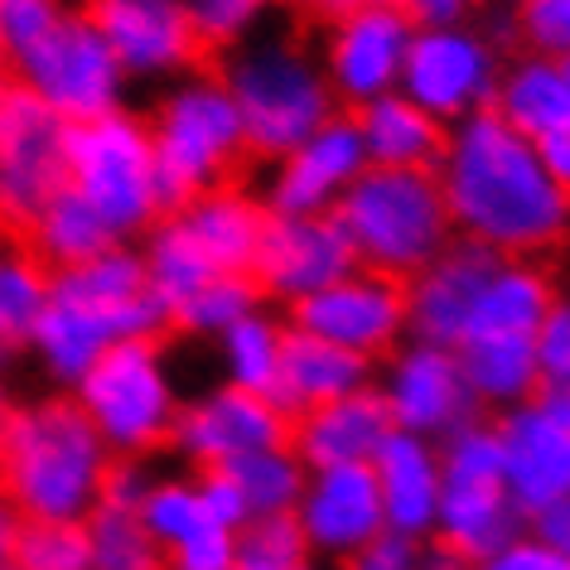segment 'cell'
Masks as SVG:
<instances>
[{"label": "cell", "instance_id": "obj_1", "mask_svg": "<svg viewBox=\"0 0 570 570\" xmlns=\"http://www.w3.org/2000/svg\"><path fill=\"white\" fill-rule=\"evenodd\" d=\"M454 237L479 242L512 262L551 252L570 227V194L556 189L537 140L512 131L493 111L454 121L435 165Z\"/></svg>", "mask_w": 570, "mask_h": 570}, {"label": "cell", "instance_id": "obj_2", "mask_svg": "<svg viewBox=\"0 0 570 570\" xmlns=\"http://www.w3.org/2000/svg\"><path fill=\"white\" fill-rule=\"evenodd\" d=\"M165 334L169 315L155 301L136 242H117L92 262L49 276V301L30 334V358L59 392H73L107 348Z\"/></svg>", "mask_w": 570, "mask_h": 570}, {"label": "cell", "instance_id": "obj_3", "mask_svg": "<svg viewBox=\"0 0 570 570\" xmlns=\"http://www.w3.org/2000/svg\"><path fill=\"white\" fill-rule=\"evenodd\" d=\"M111 460L68 392L24 396L0 416V503L20 522H88Z\"/></svg>", "mask_w": 570, "mask_h": 570}, {"label": "cell", "instance_id": "obj_4", "mask_svg": "<svg viewBox=\"0 0 570 570\" xmlns=\"http://www.w3.org/2000/svg\"><path fill=\"white\" fill-rule=\"evenodd\" d=\"M146 131L165 213H175L179 204H189L208 189L233 184L242 160H247V136H242L233 92L218 73H204V68L169 82L146 117Z\"/></svg>", "mask_w": 570, "mask_h": 570}, {"label": "cell", "instance_id": "obj_5", "mask_svg": "<svg viewBox=\"0 0 570 570\" xmlns=\"http://www.w3.org/2000/svg\"><path fill=\"white\" fill-rule=\"evenodd\" d=\"M338 223L358 252V266L411 281L454 242V223L435 169H373L338 198Z\"/></svg>", "mask_w": 570, "mask_h": 570}, {"label": "cell", "instance_id": "obj_6", "mask_svg": "<svg viewBox=\"0 0 570 570\" xmlns=\"http://www.w3.org/2000/svg\"><path fill=\"white\" fill-rule=\"evenodd\" d=\"M233 92V107L242 117L247 155L276 165L281 155L305 146L324 121L338 117V102L330 92L320 59L301 45H247L237 49L218 73Z\"/></svg>", "mask_w": 570, "mask_h": 570}, {"label": "cell", "instance_id": "obj_7", "mask_svg": "<svg viewBox=\"0 0 570 570\" xmlns=\"http://www.w3.org/2000/svg\"><path fill=\"white\" fill-rule=\"evenodd\" d=\"M63 175L68 189L107 223V233L117 242H140L165 218L150 131L146 117H136L131 107L68 126Z\"/></svg>", "mask_w": 570, "mask_h": 570}, {"label": "cell", "instance_id": "obj_8", "mask_svg": "<svg viewBox=\"0 0 570 570\" xmlns=\"http://www.w3.org/2000/svg\"><path fill=\"white\" fill-rule=\"evenodd\" d=\"M68 396L117 460H150L169 450L184 406L165 338H131V344L107 348Z\"/></svg>", "mask_w": 570, "mask_h": 570}, {"label": "cell", "instance_id": "obj_9", "mask_svg": "<svg viewBox=\"0 0 570 570\" xmlns=\"http://www.w3.org/2000/svg\"><path fill=\"white\" fill-rule=\"evenodd\" d=\"M435 454H440V508H435L431 547L454 556L460 566H474L527 532L522 512L508 498L503 445H498V425L489 416H474L445 440H435Z\"/></svg>", "mask_w": 570, "mask_h": 570}, {"label": "cell", "instance_id": "obj_10", "mask_svg": "<svg viewBox=\"0 0 570 570\" xmlns=\"http://www.w3.org/2000/svg\"><path fill=\"white\" fill-rule=\"evenodd\" d=\"M6 78L20 82L24 92H35L39 102L68 126L126 107V73H121V63L111 59L97 24L82 16V6L68 10L35 49L10 59Z\"/></svg>", "mask_w": 570, "mask_h": 570}, {"label": "cell", "instance_id": "obj_11", "mask_svg": "<svg viewBox=\"0 0 570 570\" xmlns=\"http://www.w3.org/2000/svg\"><path fill=\"white\" fill-rule=\"evenodd\" d=\"M68 121L24 92L20 82L0 78V233H24L35 213L68 184L63 175Z\"/></svg>", "mask_w": 570, "mask_h": 570}, {"label": "cell", "instance_id": "obj_12", "mask_svg": "<svg viewBox=\"0 0 570 570\" xmlns=\"http://www.w3.org/2000/svg\"><path fill=\"white\" fill-rule=\"evenodd\" d=\"M498 49L469 24H440V30H416L402 63L396 92L416 102L425 117L454 126L474 111L493 107L498 88Z\"/></svg>", "mask_w": 570, "mask_h": 570}, {"label": "cell", "instance_id": "obj_13", "mask_svg": "<svg viewBox=\"0 0 570 570\" xmlns=\"http://www.w3.org/2000/svg\"><path fill=\"white\" fill-rule=\"evenodd\" d=\"M348 271H358V252H353L338 213H309V218H276V213H266L262 247H256L247 276L262 291V301H276L291 309L309 301V295L330 291Z\"/></svg>", "mask_w": 570, "mask_h": 570}, {"label": "cell", "instance_id": "obj_14", "mask_svg": "<svg viewBox=\"0 0 570 570\" xmlns=\"http://www.w3.org/2000/svg\"><path fill=\"white\" fill-rule=\"evenodd\" d=\"M285 324L353 353V358L377 363L396 344H406V285L358 266L344 281H334L330 291L291 305Z\"/></svg>", "mask_w": 570, "mask_h": 570}, {"label": "cell", "instance_id": "obj_15", "mask_svg": "<svg viewBox=\"0 0 570 570\" xmlns=\"http://www.w3.org/2000/svg\"><path fill=\"white\" fill-rule=\"evenodd\" d=\"M382 406H387L392 431L421 435V440H445L450 431H460L464 421L483 416L474 392L464 382L460 353L406 338L387 353V367L373 382Z\"/></svg>", "mask_w": 570, "mask_h": 570}, {"label": "cell", "instance_id": "obj_16", "mask_svg": "<svg viewBox=\"0 0 570 570\" xmlns=\"http://www.w3.org/2000/svg\"><path fill=\"white\" fill-rule=\"evenodd\" d=\"M82 16L107 39L126 82L184 78L204 63L184 0H82Z\"/></svg>", "mask_w": 570, "mask_h": 570}, {"label": "cell", "instance_id": "obj_17", "mask_svg": "<svg viewBox=\"0 0 570 570\" xmlns=\"http://www.w3.org/2000/svg\"><path fill=\"white\" fill-rule=\"evenodd\" d=\"M285 440H291V416H281L276 402L218 382V387L198 392L194 402L179 406L169 450L204 474V469H227L247 454L281 450Z\"/></svg>", "mask_w": 570, "mask_h": 570}, {"label": "cell", "instance_id": "obj_18", "mask_svg": "<svg viewBox=\"0 0 570 570\" xmlns=\"http://www.w3.org/2000/svg\"><path fill=\"white\" fill-rule=\"evenodd\" d=\"M416 24L406 20V10L387 0V6L348 10V16L330 20V39H324V78L338 107H367L377 97L396 92L402 82V63L411 49Z\"/></svg>", "mask_w": 570, "mask_h": 570}, {"label": "cell", "instance_id": "obj_19", "mask_svg": "<svg viewBox=\"0 0 570 570\" xmlns=\"http://www.w3.org/2000/svg\"><path fill=\"white\" fill-rule=\"evenodd\" d=\"M367 169L358 126L348 111H338L334 121H324L305 146H295L291 155H281L271 165L262 208L276 218H309V213H334L358 175Z\"/></svg>", "mask_w": 570, "mask_h": 570}, {"label": "cell", "instance_id": "obj_20", "mask_svg": "<svg viewBox=\"0 0 570 570\" xmlns=\"http://www.w3.org/2000/svg\"><path fill=\"white\" fill-rule=\"evenodd\" d=\"M493 425L503 445V483L522 522L570 498V425L556 421L541 396L503 411Z\"/></svg>", "mask_w": 570, "mask_h": 570}, {"label": "cell", "instance_id": "obj_21", "mask_svg": "<svg viewBox=\"0 0 570 570\" xmlns=\"http://www.w3.org/2000/svg\"><path fill=\"white\" fill-rule=\"evenodd\" d=\"M295 527H301L309 556L344 566L353 551H363L382 527L377 483L367 464H338V469H309L305 493L295 503Z\"/></svg>", "mask_w": 570, "mask_h": 570}, {"label": "cell", "instance_id": "obj_22", "mask_svg": "<svg viewBox=\"0 0 570 570\" xmlns=\"http://www.w3.org/2000/svg\"><path fill=\"white\" fill-rule=\"evenodd\" d=\"M503 262L498 252L479 247V242L454 237L435 262H425L406 285V338L440 348H460L474 301L483 291V281L493 276V266Z\"/></svg>", "mask_w": 570, "mask_h": 570}, {"label": "cell", "instance_id": "obj_23", "mask_svg": "<svg viewBox=\"0 0 570 570\" xmlns=\"http://www.w3.org/2000/svg\"><path fill=\"white\" fill-rule=\"evenodd\" d=\"M382 503V527L402 532L411 541H431L435 532V508H440V454L435 440L392 431L367 460Z\"/></svg>", "mask_w": 570, "mask_h": 570}, {"label": "cell", "instance_id": "obj_24", "mask_svg": "<svg viewBox=\"0 0 570 570\" xmlns=\"http://www.w3.org/2000/svg\"><path fill=\"white\" fill-rule=\"evenodd\" d=\"M387 435L392 421L377 387H358L338 396V402H324L305 411V416H295L285 445L305 469H338V464H367Z\"/></svg>", "mask_w": 570, "mask_h": 570}, {"label": "cell", "instance_id": "obj_25", "mask_svg": "<svg viewBox=\"0 0 570 570\" xmlns=\"http://www.w3.org/2000/svg\"><path fill=\"white\" fill-rule=\"evenodd\" d=\"M377 367L367 358H353V353L324 344L315 334H301L285 324V338H281V373H276V402L281 416H305L324 402H338V396L358 392V387H373Z\"/></svg>", "mask_w": 570, "mask_h": 570}, {"label": "cell", "instance_id": "obj_26", "mask_svg": "<svg viewBox=\"0 0 570 570\" xmlns=\"http://www.w3.org/2000/svg\"><path fill=\"white\" fill-rule=\"evenodd\" d=\"M169 218L189 233V242L208 256L213 271H223V276H247L252 271V256L262 247V227H266L262 198L223 184V189H208L189 198V204H179Z\"/></svg>", "mask_w": 570, "mask_h": 570}, {"label": "cell", "instance_id": "obj_27", "mask_svg": "<svg viewBox=\"0 0 570 570\" xmlns=\"http://www.w3.org/2000/svg\"><path fill=\"white\" fill-rule=\"evenodd\" d=\"M358 126L363 155L373 169H435L440 150H445V131L435 117H425L416 102H406L402 92H387L377 102L348 111Z\"/></svg>", "mask_w": 570, "mask_h": 570}, {"label": "cell", "instance_id": "obj_28", "mask_svg": "<svg viewBox=\"0 0 570 570\" xmlns=\"http://www.w3.org/2000/svg\"><path fill=\"white\" fill-rule=\"evenodd\" d=\"M551 305H556V285L547 271L503 256L493 266V276L483 281L464 338H537Z\"/></svg>", "mask_w": 570, "mask_h": 570}, {"label": "cell", "instance_id": "obj_29", "mask_svg": "<svg viewBox=\"0 0 570 570\" xmlns=\"http://www.w3.org/2000/svg\"><path fill=\"white\" fill-rule=\"evenodd\" d=\"M489 111L503 117L512 131H522L527 140L561 131V126H570V73H566V63L547 59V53H527V59L503 68Z\"/></svg>", "mask_w": 570, "mask_h": 570}, {"label": "cell", "instance_id": "obj_30", "mask_svg": "<svg viewBox=\"0 0 570 570\" xmlns=\"http://www.w3.org/2000/svg\"><path fill=\"white\" fill-rule=\"evenodd\" d=\"M454 353H460L464 382H469V392H474L483 416H489V411L503 416V411L541 396L532 338H464Z\"/></svg>", "mask_w": 570, "mask_h": 570}, {"label": "cell", "instance_id": "obj_31", "mask_svg": "<svg viewBox=\"0 0 570 570\" xmlns=\"http://www.w3.org/2000/svg\"><path fill=\"white\" fill-rule=\"evenodd\" d=\"M49 301V271L24 237L0 233V367L30 353V334Z\"/></svg>", "mask_w": 570, "mask_h": 570}, {"label": "cell", "instance_id": "obj_32", "mask_svg": "<svg viewBox=\"0 0 570 570\" xmlns=\"http://www.w3.org/2000/svg\"><path fill=\"white\" fill-rule=\"evenodd\" d=\"M20 237H24V247H30L39 262H45L49 276H53V271H68V266L92 262V256H102L107 247H117V237L107 233V223L97 218V213L82 204V198L68 189V184L35 213V223L24 227Z\"/></svg>", "mask_w": 570, "mask_h": 570}, {"label": "cell", "instance_id": "obj_33", "mask_svg": "<svg viewBox=\"0 0 570 570\" xmlns=\"http://www.w3.org/2000/svg\"><path fill=\"white\" fill-rule=\"evenodd\" d=\"M281 338H285V320L266 315V305L256 309V315L237 320L227 334L213 338V348H218V373H223L227 387L266 396L271 402L276 373H281Z\"/></svg>", "mask_w": 570, "mask_h": 570}, {"label": "cell", "instance_id": "obj_34", "mask_svg": "<svg viewBox=\"0 0 570 570\" xmlns=\"http://www.w3.org/2000/svg\"><path fill=\"white\" fill-rule=\"evenodd\" d=\"M136 252H140V266H146V281H150L155 301L165 305V315H175V309L189 301V295H194L204 281L223 276V271L208 266V256L194 247L189 233H184V227L169 218V213L150 227L146 237L136 242Z\"/></svg>", "mask_w": 570, "mask_h": 570}, {"label": "cell", "instance_id": "obj_35", "mask_svg": "<svg viewBox=\"0 0 570 570\" xmlns=\"http://www.w3.org/2000/svg\"><path fill=\"white\" fill-rule=\"evenodd\" d=\"M262 305L266 301L252 285V276H213L169 315V334H189V338H208L213 344L218 334H227L237 320L256 315Z\"/></svg>", "mask_w": 570, "mask_h": 570}, {"label": "cell", "instance_id": "obj_36", "mask_svg": "<svg viewBox=\"0 0 570 570\" xmlns=\"http://www.w3.org/2000/svg\"><path fill=\"white\" fill-rule=\"evenodd\" d=\"M227 474L237 479L252 518H285V512H295V503H301L309 469L295 460L291 445H281V450H262V454L227 464Z\"/></svg>", "mask_w": 570, "mask_h": 570}, {"label": "cell", "instance_id": "obj_37", "mask_svg": "<svg viewBox=\"0 0 570 570\" xmlns=\"http://www.w3.org/2000/svg\"><path fill=\"white\" fill-rule=\"evenodd\" d=\"M82 527H88L92 570H165V551L155 547V537L140 527L131 508L97 503Z\"/></svg>", "mask_w": 570, "mask_h": 570}, {"label": "cell", "instance_id": "obj_38", "mask_svg": "<svg viewBox=\"0 0 570 570\" xmlns=\"http://www.w3.org/2000/svg\"><path fill=\"white\" fill-rule=\"evenodd\" d=\"M136 518L155 537V547L169 551V547H179V541H189L198 527L208 522V512L198 503L194 474H155L136 508Z\"/></svg>", "mask_w": 570, "mask_h": 570}, {"label": "cell", "instance_id": "obj_39", "mask_svg": "<svg viewBox=\"0 0 570 570\" xmlns=\"http://www.w3.org/2000/svg\"><path fill=\"white\" fill-rule=\"evenodd\" d=\"M10 570H92L82 522H20Z\"/></svg>", "mask_w": 570, "mask_h": 570}, {"label": "cell", "instance_id": "obj_40", "mask_svg": "<svg viewBox=\"0 0 570 570\" xmlns=\"http://www.w3.org/2000/svg\"><path fill=\"white\" fill-rule=\"evenodd\" d=\"M309 547L301 537L295 518H252L237 532V561L233 570H305Z\"/></svg>", "mask_w": 570, "mask_h": 570}, {"label": "cell", "instance_id": "obj_41", "mask_svg": "<svg viewBox=\"0 0 570 570\" xmlns=\"http://www.w3.org/2000/svg\"><path fill=\"white\" fill-rule=\"evenodd\" d=\"M184 6H189V24L204 53L237 49L262 16V0H184Z\"/></svg>", "mask_w": 570, "mask_h": 570}, {"label": "cell", "instance_id": "obj_42", "mask_svg": "<svg viewBox=\"0 0 570 570\" xmlns=\"http://www.w3.org/2000/svg\"><path fill=\"white\" fill-rule=\"evenodd\" d=\"M68 10H73L68 0H0V45H6V59H20L24 49H35Z\"/></svg>", "mask_w": 570, "mask_h": 570}, {"label": "cell", "instance_id": "obj_43", "mask_svg": "<svg viewBox=\"0 0 570 570\" xmlns=\"http://www.w3.org/2000/svg\"><path fill=\"white\" fill-rule=\"evenodd\" d=\"M518 35L532 45V53L566 59L570 53V0H522Z\"/></svg>", "mask_w": 570, "mask_h": 570}, {"label": "cell", "instance_id": "obj_44", "mask_svg": "<svg viewBox=\"0 0 570 570\" xmlns=\"http://www.w3.org/2000/svg\"><path fill=\"white\" fill-rule=\"evenodd\" d=\"M537 377L541 392H566L570 387V305L556 301L551 315L537 330Z\"/></svg>", "mask_w": 570, "mask_h": 570}, {"label": "cell", "instance_id": "obj_45", "mask_svg": "<svg viewBox=\"0 0 570 570\" xmlns=\"http://www.w3.org/2000/svg\"><path fill=\"white\" fill-rule=\"evenodd\" d=\"M237 561V532L218 522H204L189 541L165 551V570H233Z\"/></svg>", "mask_w": 570, "mask_h": 570}, {"label": "cell", "instance_id": "obj_46", "mask_svg": "<svg viewBox=\"0 0 570 570\" xmlns=\"http://www.w3.org/2000/svg\"><path fill=\"white\" fill-rule=\"evenodd\" d=\"M194 483H198V503H204L208 522L227 527V532H242V527L252 522L247 498H242L237 479L227 474V469H204V474H194Z\"/></svg>", "mask_w": 570, "mask_h": 570}, {"label": "cell", "instance_id": "obj_47", "mask_svg": "<svg viewBox=\"0 0 570 570\" xmlns=\"http://www.w3.org/2000/svg\"><path fill=\"white\" fill-rule=\"evenodd\" d=\"M425 547L431 541H411L402 532H377L363 551H353L344 570H425Z\"/></svg>", "mask_w": 570, "mask_h": 570}, {"label": "cell", "instance_id": "obj_48", "mask_svg": "<svg viewBox=\"0 0 570 570\" xmlns=\"http://www.w3.org/2000/svg\"><path fill=\"white\" fill-rule=\"evenodd\" d=\"M469 570H570V561L561 551H551L547 541H537L532 532H522V537H512L508 547H498L493 556L474 561Z\"/></svg>", "mask_w": 570, "mask_h": 570}, {"label": "cell", "instance_id": "obj_49", "mask_svg": "<svg viewBox=\"0 0 570 570\" xmlns=\"http://www.w3.org/2000/svg\"><path fill=\"white\" fill-rule=\"evenodd\" d=\"M416 30H440V24H464V16L479 0H396Z\"/></svg>", "mask_w": 570, "mask_h": 570}, {"label": "cell", "instance_id": "obj_50", "mask_svg": "<svg viewBox=\"0 0 570 570\" xmlns=\"http://www.w3.org/2000/svg\"><path fill=\"white\" fill-rule=\"evenodd\" d=\"M527 532H532L537 541H547L551 551H561L570 561V498H561L556 508H547L541 518H532L527 522Z\"/></svg>", "mask_w": 570, "mask_h": 570}, {"label": "cell", "instance_id": "obj_51", "mask_svg": "<svg viewBox=\"0 0 570 570\" xmlns=\"http://www.w3.org/2000/svg\"><path fill=\"white\" fill-rule=\"evenodd\" d=\"M537 155H541V165H547V175L556 179V189L570 194V126H561V131H551V136H541L537 140Z\"/></svg>", "mask_w": 570, "mask_h": 570}, {"label": "cell", "instance_id": "obj_52", "mask_svg": "<svg viewBox=\"0 0 570 570\" xmlns=\"http://www.w3.org/2000/svg\"><path fill=\"white\" fill-rule=\"evenodd\" d=\"M16 537H20V518L0 503V570H6L10 556H16Z\"/></svg>", "mask_w": 570, "mask_h": 570}, {"label": "cell", "instance_id": "obj_53", "mask_svg": "<svg viewBox=\"0 0 570 570\" xmlns=\"http://www.w3.org/2000/svg\"><path fill=\"white\" fill-rule=\"evenodd\" d=\"M367 6H387V0H320V10H324L330 20L348 16V10H367Z\"/></svg>", "mask_w": 570, "mask_h": 570}, {"label": "cell", "instance_id": "obj_54", "mask_svg": "<svg viewBox=\"0 0 570 570\" xmlns=\"http://www.w3.org/2000/svg\"><path fill=\"white\" fill-rule=\"evenodd\" d=\"M541 402H547V411H551L556 421L570 425V387L566 392H541Z\"/></svg>", "mask_w": 570, "mask_h": 570}, {"label": "cell", "instance_id": "obj_55", "mask_svg": "<svg viewBox=\"0 0 570 570\" xmlns=\"http://www.w3.org/2000/svg\"><path fill=\"white\" fill-rule=\"evenodd\" d=\"M10 402H16V396H10V382H6V367H0V416H6V411H10Z\"/></svg>", "mask_w": 570, "mask_h": 570}, {"label": "cell", "instance_id": "obj_56", "mask_svg": "<svg viewBox=\"0 0 570 570\" xmlns=\"http://www.w3.org/2000/svg\"><path fill=\"white\" fill-rule=\"evenodd\" d=\"M10 73V59H6V45H0V78Z\"/></svg>", "mask_w": 570, "mask_h": 570}, {"label": "cell", "instance_id": "obj_57", "mask_svg": "<svg viewBox=\"0 0 570 570\" xmlns=\"http://www.w3.org/2000/svg\"><path fill=\"white\" fill-rule=\"evenodd\" d=\"M295 6H315L320 10V0H295Z\"/></svg>", "mask_w": 570, "mask_h": 570}, {"label": "cell", "instance_id": "obj_58", "mask_svg": "<svg viewBox=\"0 0 570 570\" xmlns=\"http://www.w3.org/2000/svg\"><path fill=\"white\" fill-rule=\"evenodd\" d=\"M561 63H566V73H570V53H566V59H561Z\"/></svg>", "mask_w": 570, "mask_h": 570}, {"label": "cell", "instance_id": "obj_59", "mask_svg": "<svg viewBox=\"0 0 570 570\" xmlns=\"http://www.w3.org/2000/svg\"><path fill=\"white\" fill-rule=\"evenodd\" d=\"M262 6H266V0H262Z\"/></svg>", "mask_w": 570, "mask_h": 570}, {"label": "cell", "instance_id": "obj_60", "mask_svg": "<svg viewBox=\"0 0 570 570\" xmlns=\"http://www.w3.org/2000/svg\"><path fill=\"white\" fill-rule=\"evenodd\" d=\"M305 570H309V566H305Z\"/></svg>", "mask_w": 570, "mask_h": 570}, {"label": "cell", "instance_id": "obj_61", "mask_svg": "<svg viewBox=\"0 0 570 570\" xmlns=\"http://www.w3.org/2000/svg\"><path fill=\"white\" fill-rule=\"evenodd\" d=\"M6 570H10V566H6Z\"/></svg>", "mask_w": 570, "mask_h": 570}]
</instances>
